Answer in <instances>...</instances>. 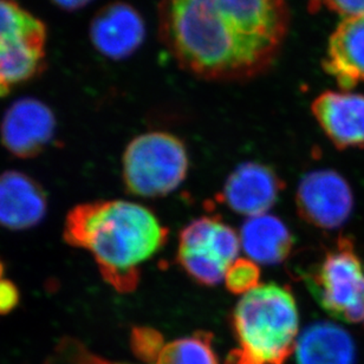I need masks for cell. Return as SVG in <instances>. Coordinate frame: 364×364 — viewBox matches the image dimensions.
<instances>
[{
  "mask_svg": "<svg viewBox=\"0 0 364 364\" xmlns=\"http://www.w3.org/2000/svg\"><path fill=\"white\" fill-rule=\"evenodd\" d=\"M290 26L287 0H161L159 35L196 77L244 82L270 70Z\"/></svg>",
  "mask_w": 364,
  "mask_h": 364,
  "instance_id": "obj_1",
  "label": "cell"
},
{
  "mask_svg": "<svg viewBox=\"0 0 364 364\" xmlns=\"http://www.w3.org/2000/svg\"><path fill=\"white\" fill-rule=\"evenodd\" d=\"M168 233L148 208L123 200L75 207L64 226L65 242L89 251L105 282L122 294L136 289L141 264L165 246Z\"/></svg>",
  "mask_w": 364,
  "mask_h": 364,
  "instance_id": "obj_2",
  "label": "cell"
},
{
  "mask_svg": "<svg viewBox=\"0 0 364 364\" xmlns=\"http://www.w3.org/2000/svg\"><path fill=\"white\" fill-rule=\"evenodd\" d=\"M297 304L278 284H260L242 296L232 315L239 347L225 364H284L297 348Z\"/></svg>",
  "mask_w": 364,
  "mask_h": 364,
  "instance_id": "obj_3",
  "label": "cell"
},
{
  "mask_svg": "<svg viewBox=\"0 0 364 364\" xmlns=\"http://www.w3.org/2000/svg\"><path fill=\"white\" fill-rule=\"evenodd\" d=\"M188 171V155L178 137L151 132L135 137L123 155L127 189L144 198L165 196L176 191Z\"/></svg>",
  "mask_w": 364,
  "mask_h": 364,
  "instance_id": "obj_4",
  "label": "cell"
},
{
  "mask_svg": "<svg viewBox=\"0 0 364 364\" xmlns=\"http://www.w3.org/2000/svg\"><path fill=\"white\" fill-rule=\"evenodd\" d=\"M305 279L329 315L347 323L364 321V267L349 239L341 238Z\"/></svg>",
  "mask_w": 364,
  "mask_h": 364,
  "instance_id": "obj_5",
  "label": "cell"
},
{
  "mask_svg": "<svg viewBox=\"0 0 364 364\" xmlns=\"http://www.w3.org/2000/svg\"><path fill=\"white\" fill-rule=\"evenodd\" d=\"M240 247V237L219 218H199L180 233L178 262L198 283L214 287L225 280Z\"/></svg>",
  "mask_w": 364,
  "mask_h": 364,
  "instance_id": "obj_6",
  "label": "cell"
},
{
  "mask_svg": "<svg viewBox=\"0 0 364 364\" xmlns=\"http://www.w3.org/2000/svg\"><path fill=\"white\" fill-rule=\"evenodd\" d=\"M298 213L309 224L335 230L347 223L354 208V196L343 176L330 169L309 173L296 194Z\"/></svg>",
  "mask_w": 364,
  "mask_h": 364,
  "instance_id": "obj_7",
  "label": "cell"
},
{
  "mask_svg": "<svg viewBox=\"0 0 364 364\" xmlns=\"http://www.w3.org/2000/svg\"><path fill=\"white\" fill-rule=\"evenodd\" d=\"M56 121L48 105L35 98L14 102L1 124V140L18 158H32L50 144Z\"/></svg>",
  "mask_w": 364,
  "mask_h": 364,
  "instance_id": "obj_8",
  "label": "cell"
},
{
  "mask_svg": "<svg viewBox=\"0 0 364 364\" xmlns=\"http://www.w3.org/2000/svg\"><path fill=\"white\" fill-rule=\"evenodd\" d=\"M144 19L129 4L107 5L91 21V42L98 53L110 60L132 56L144 43Z\"/></svg>",
  "mask_w": 364,
  "mask_h": 364,
  "instance_id": "obj_9",
  "label": "cell"
},
{
  "mask_svg": "<svg viewBox=\"0 0 364 364\" xmlns=\"http://www.w3.org/2000/svg\"><path fill=\"white\" fill-rule=\"evenodd\" d=\"M283 188L284 182L270 167L247 162L228 176L221 200L235 213L258 217L267 214Z\"/></svg>",
  "mask_w": 364,
  "mask_h": 364,
  "instance_id": "obj_10",
  "label": "cell"
},
{
  "mask_svg": "<svg viewBox=\"0 0 364 364\" xmlns=\"http://www.w3.org/2000/svg\"><path fill=\"white\" fill-rule=\"evenodd\" d=\"M311 112L326 136L340 149L364 148V95L324 91Z\"/></svg>",
  "mask_w": 364,
  "mask_h": 364,
  "instance_id": "obj_11",
  "label": "cell"
},
{
  "mask_svg": "<svg viewBox=\"0 0 364 364\" xmlns=\"http://www.w3.org/2000/svg\"><path fill=\"white\" fill-rule=\"evenodd\" d=\"M323 65L343 90L364 82V14L344 18L337 25Z\"/></svg>",
  "mask_w": 364,
  "mask_h": 364,
  "instance_id": "obj_12",
  "label": "cell"
},
{
  "mask_svg": "<svg viewBox=\"0 0 364 364\" xmlns=\"http://www.w3.org/2000/svg\"><path fill=\"white\" fill-rule=\"evenodd\" d=\"M46 213V194L37 182L23 173L0 176V225L9 230H28Z\"/></svg>",
  "mask_w": 364,
  "mask_h": 364,
  "instance_id": "obj_13",
  "label": "cell"
},
{
  "mask_svg": "<svg viewBox=\"0 0 364 364\" xmlns=\"http://www.w3.org/2000/svg\"><path fill=\"white\" fill-rule=\"evenodd\" d=\"M298 364H355L356 347L342 326L318 322L306 328L297 341Z\"/></svg>",
  "mask_w": 364,
  "mask_h": 364,
  "instance_id": "obj_14",
  "label": "cell"
},
{
  "mask_svg": "<svg viewBox=\"0 0 364 364\" xmlns=\"http://www.w3.org/2000/svg\"><path fill=\"white\" fill-rule=\"evenodd\" d=\"M240 245L255 263L273 265L287 259L294 247V238L283 221L263 214L250 218L242 225Z\"/></svg>",
  "mask_w": 364,
  "mask_h": 364,
  "instance_id": "obj_15",
  "label": "cell"
},
{
  "mask_svg": "<svg viewBox=\"0 0 364 364\" xmlns=\"http://www.w3.org/2000/svg\"><path fill=\"white\" fill-rule=\"evenodd\" d=\"M46 30L0 42V96L42 70Z\"/></svg>",
  "mask_w": 364,
  "mask_h": 364,
  "instance_id": "obj_16",
  "label": "cell"
},
{
  "mask_svg": "<svg viewBox=\"0 0 364 364\" xmlns=\"http://www.w3.org/2000/svg\"><path fill=\"white\" fill-rule=\"evenodd\" d=\"M153 363L219 364L212 347V335L205 331L162 344Z\"/></svg>",
  "mask_w": 364,
  "mask_h": 364,
  "instance_id": "obj_17",
  "label": "cell"
},
{
  "mask_svg": "<svg viewBox=\"0 0 364 364\" xmlns=\"http://www.w3.org/2000/svg\"><path fill=\"white\" fill-rule=\"evenodd\" d=\"M46 25L14 0H0V41L42 31Z\"/></svg>",
  "mask_w": 364,
  "mask_h": 364,
  "instance_id": "obj_18",
  "label": "cell"
},
{
  "mask_svg": "<svg viewBox=\"0 0 364 364\" xmlns=\"http://www.w3.org/2000/svg\"><path fill=\"white\" fill-rule=\"evenodd\" d=\"M260 271L251 259H237L228 269L225 283L228 290L237 294H247L259 287Z\"/></svg>",
  "mask_w": 364,
  "mask_h": 364,
  "instance_id": "obj_19",
  "label": "cell"
},
{
  "mask_svg": "<svg viewBox=\"0 0 364 364\" xmlns=\"http://www.w3.org/2000/svg\"><path fill=\"white\" fill-rule=\"evenodd\" d=\"M162 344L164 341L161 335L149 328H135L132 333V347L134 353L144 361L153 363Z\"/></svg>",
  "mask_w": 364,
  "mask_h": 364,
  "instance_id": "obj_20",
  "label": "cell"
},
{
  "mask_svg": "<svg viewBox=\"0 0 364 364\" xmlns=\"http://www.w3.org/2000/svg\"><path fill=\"white\" fill-rule=\"evenodd\" d=\"M326 6L344 18L364 14V0H324Z\"/></svg>",
  "mask_w": 364,
  "mask_h": 364,
  "instance_id": "obj_21",
  "label": "cell"
},
{
  "mask_svg": "<svg viewBox=\"0 0 364 364\" xmlns=\"http://www.w3.org/2000/svg\"><path fill=\"white\" fill-rule=\"evenodd\" d=\"M19 301L17 287L10 280L0 279V315H5L14 310Z\"/></svg>",
  "mask_w": 364,
  "mask_h": 364,
  "instance_id": "obj_22",
  "label": "cell"
},
{
  "mask_svg": "<svg viewBox=\"0 0 364 364\" xmlns=\"http://www.w3.org/2000/svg\"><path fill=\"white\" fill-rule=\"evenodd\" d=\"M53 3L64 10L75 11L85 6L91 0H53Z\"/></svg>",
  "mask_w": 364,
  "mask_h": 364,
  "instance_id": "obj_23",
  "label": "cell"
},
{
  "mask_svg": "<svg viewBox=\"0 0 364 364\" xmlns=\"http://www.w3.org/2000/svg\"><path fill=\"white\" fill-rule=\"evenodd\" d=\"M3 274H4V265H3V263H1V262H0V279H1V278H3Z\"/></svg>",
  "mask_w": 364,
  "mask_h": 364,
  "instance_id": "obj_24",
  "label": "cell"
}]
</instances>
